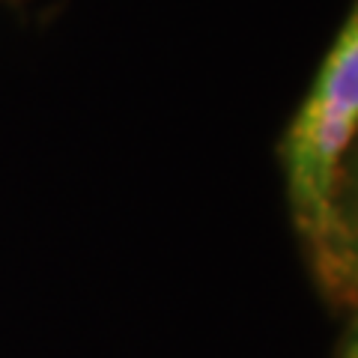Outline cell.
Instances as JSON below:
<instances>
[{
    "mask_svg": "<svg viewBox=\"0 0 358 358\" xmlns=\"http://www.w3.org/2000/svg\"><path fill=\"white\" fill-rule=\"evenodd\" d=\"M358 141V3L322 60L281 143L299 236L329 293L350 299L338 215L341 173Z\"/></svg>",
    "mask_w": 358,
    "mask_h": 358,
    "instance_id": "cell-1",
    "label": "cell"
},
{
    "mask_svg": "<svg viewBox=\"0 0 358 358\" xmlns=\"http://www.w3.org/2000/svg\"><path fill=\"white\" fill-rule=\"evenodd\" d=\"M338 215H341V233H343L346 287H350V301H358V150L352 159L343 162Z\"/></svg>",
    "mask_w": 358,
    "mask_h": 358,
    "instance_id": "cell-2",
    "label": "cell"
},
{
    "mask_svg": "<svg viewBox=\"0 0 358 358\" xmlns=\"http://www.w3.org/2000/svg\"><path fill=\"white\" fill-rule=\"evenodd\" d=\"M346 358H358V326H355V331H352L350 346H346Z\"/></svg>",
    "mask_w": 358,
    "mask_h": 358,
    "instance_id": "cell-3",
    "label": "cell"
}]
</instances>
